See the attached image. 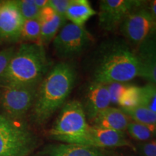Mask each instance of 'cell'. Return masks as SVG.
I'll return each instance as SVG.
<instances>
[{"label": "cell", "instance_id": "f1b7e54d", "mask_svg": "<svg viewBox=\"0 0 156 156\" xmlns=\"http://www.w3.org/2000/svg\"><path fill=\"white\" fill-rule=\"evenodd\" d=\"M35 5L40 9H44L48 5V0H34Z\"/></svg>", "mask_w": 156, "mask_h": 156}, {"label": "cell", "instance_id": "83f0119b", "mask_svg": "<svg viewBox=\"0 0 156 156\" xmlns=\"http://www.w3.org/2000/svg\"><path fill=\"white\" fill-rule=\"evenodd\" d=\"M140 6L142 8L146 9L156 21V0L141 1L140 2Z\"/></svg>", "mask_w": 156, "mask_h": 156}, {"label": "cell", "instance_id": "44dd1931", "mask_svg": "<svg viewBox=\"0 0 156 156\" xmlns=\"http://www.w3.org/2000/svg\"><path fill=\"white\" fill-rule=\"evenodd\" d=\"M40 38L41 25L38 19L25 20L23 25L20 40L28 43L40 44Z\"/></svg>", "mask_w": 156, "mask_h": 156}, {"label": "cell", "instance_id": "277c9868", "mask_svg": "<svg viewBox=\"0 0 156 156\" xmlns=\"http://www.w3.org/2000/svg\"><path fill=\"white\" fill-rule=\"evenodd\" d=\"M89 126L83 105L73 101L62 107L49 134L52 139L65 144L87 146Z\"/></svg>", "mask_w": 156, "mask_h": 156}, {"label": "cell", "instance_id": "9a60e30c", "mask_svg": "<svg viewBox=\"0 0 156 156\" xmlns=\"http://www.w3.org/2000/svg\"><path fill=\"white\" fill-rule=\"evenodd\" d=\"M92 121L93 126L124 132L130 123V118L122 108L110 106Z\"/></svg>", "mask_w": 156, "mask_h": 156}, {"label": "cell", "instance_id": "7a4b0ae2", "mask_svg": "<svg viewBox=\"0 0 156 156\" xmlns=\"http://www.w3.org/2000/svg\"><path fill=\"white\" fill-rule=\"evenodd\" d=\"M49 67L44 46L22 44L0 76V84L3 86H38L47 75Z\"/></svg>", "mask_w": 156, "mask_h": 156}, {"label": "cell", "instance_id": "d6986e66", "mask_svg": "<svg viewBox=\"0 0 156 156\" xmlns=\"http://www.w3.org/2000/svg\"><path fill=\"white\" fill-rule=\"evenodd\" d=\"M129 135L140 142H148L156 137V126L130 122L126 129Z\"/></svg>", "mask_w": 156, "mask_h": 156}, {"label": "cell", "instance_id": "e0dca14e", "mask_svg": "<svg viewBox=\"0 0 156 156\" xmlns=\"http://www.w3.org/2000/svg\"><path fill=\"white\" fill-rule=\"evenodd\" d=\"M96 13L87 0H71L66 12V19L74 25L84 27Z\"/></svg>", "mask_w": 156, "mask_h": 156}, {"label": "cell", "instance_id": "7402d4cb", "mask_svg": "<svg viewBox=\"0 0 156 156\" xmlns=\"http://www.w3.org/2000/svg\"><path fill=\"white\" fill-rule=\"evenodd\" d=\"M141 106L145 107L156 114V85L148 83L141 87Z\"/></svg>", "mask_w": 156, "mask_h": 156}, {"label": "cell", "instance_id": "8992f818", "mask_svg": "<svg viewBox=\"0 0 156 156\" xmlns=\"http://www.w3.org/2000/svg\"><path fill=\"white\" fill-rule=\"evenodd\" d=\"M92 37L84 27L73 23H66L53 40V46L57 56L62 58H73L80 55L88 48Z\"/></svg>", "mask_w": 156, "mask_h": 156}, {"label": "cell", "instance_id": "4316f807", "mask_svg": "<svg viewBox=\"0 0 156 156\" xmlns=\"http://www.w3.org/2000/svg\"><path fill=\"white\" fill-rule=\"evenodd\" d=\"M140 150L144 156H156V140L141 144Z\"/></svg>", "mask_w": 156, "mask_h": 156}, {"label": "cell", "instance_id": "2e32d148", "mask_svg": "<svg viewBox=\"0 0 156 156\" xmlns=\"http://www.w3.org/2000/svg\"><path fill=\"white\" fill-rule=\"evenodd\" d=\"M48 153L50 156H110L100 148L65 143L50 146Z\"/></svg>", "mask_w": 156, "mask_h": 156}, {"label": "cell", "instance_id": "cb8c5ba5", "mask_svg": "<svg viewBox=\"0 0 156 156\" xmlns=\"http://www.w3.org/2000/svg\"><path fill=\"white\" fill-rule=\"evenodd\" d=\"M127 85L128 84L126 83H114L106 85L108 89L109 96H110L111 104L118 105L119 99L124 90L126 89Z\"/></svg>", "mask_w": 156, "mask_h": 156}, {"label": "cell", "instance_id": "4dcf8cb0", "mask_svg": "<svg viewBox=\"0 0 156 156\" xmlns=\"http://www.w3.org/2000/svg\"><path fill=\"white\" fill-rule=\"evenodd\" d=\"M4 86H3V85H1V84H0V88H2V87H3Z\"/></svg>", "mask_w": 156, "mask_h": 156}, {"label": "cell", "instance_id": "ffe728a7", "mask_svg": "<svg viewBox=\"0 0 156 156\" xmlns=\"http://www.w3.org/2000/svg\"><path fill=\"white\" fill-rule=\"evenodd\" d=\"M134 122L156 126V114L145 107L140 106L130 109H122Z\"/></svg>", "mask_w": 156, "mask_h": 156}, {"label": "cell", "instance_id": "603a6c76", "mask_svg": "<svg viewBox=\"0 0 156 156\" xmlns=\"http://www.w3.org/2000/svg\"><path fill=\"white\" fill-rule=\"evenodd\" d=\"M15 3L25 20L38 19L41 10L35 5L34 0H15Z\"/></svg>", "mask_w": 156, "mask_h": 156}, {"label": "cell", "instance_id": "3957f363", "mask_svg": "<svg viewBox=\"0 0 156 156\" xmlns=\"http://www.w3.org/2000/svg\"><path fill=\"white\" fill-rule=\"evenodd\" d=\"M140 65L134 51L123 43H115L105 48L93 73L94 83H126L139 77Z\"/></svg>", "mask_w": 156, "mask_h": 156}, {"label": "cell", "instance_id": "52a82bcc", "mask_svg": "<svg viewBox=\"0 0 156 156\" xmlns=\"http://www.w3.org/2000/svg\"><path fill=\"white\" fill-rule=\"evenodd\" d=\"M38 86H4L0 93V108L3 114L21 119L32 108Z\"/></svg>", "mask_w": 156, "mask_h": 156}, {"label": "cell", "instance_id": "f546056e", "mask_svg": "<svg viewBox=\"0 0 156 156\" xmlns=\"http://www.w3.org/2000/svg\"><path fill=\"white\" fill-rule=\"evenodd\" d=\"M4 2H5V1H0V7H2V5H3Z\"/></svg>", "mask_w": 156, "mask_h": 156}, {"label": "cell", "instance_id": "30bf717a", "mask_svg": "<svg viewBox=\"0 0 156 156\" xmlns=\"http://www.w3.org/2000/svg\"><path fill=\"white\" fill-rule=\"evenodd\" d=\"M24 22L15 1H5L0 7V41H20Z\"/></svg>", "mask_w": 156, "mask_h": 156}, {"label": "cell", "instance_id": "484cf974", "mask_svg": "<svg viewBox=\"0 0 156 156\" xmlns=\"http://www.w3.org/2000/svg\"><path fill=\"white\" fill-rule=\"evenodd\" d=\"M15 51L14 47L6 48L0 51V76L5 73Z\"/></svg>", "mask_w": 156, "mask_h": 156}, {"label": "cell", "instance_id": "ac0fdd59", "mask_svg": "<svg viewBox=\"0 0 156 156\" xmlns=\"http://www.w3.org/2000/svg\"><path fill=\"white\" fill-rule=\"evenodd\" d=\"M141 87L128 84L119 99L118 105L122 109H130L141 106Z\"/></svg>", "mask_w": 156, "mask_h": 156}, {"label": "cell", "instance_id": "8fae6325", "mask_svg": "<svg viewBox=\"0 0 156 156\" xmlns=\"http://www.w3.org/2000/svg\"><path fill=\"white\" fill-rule=\"evenodd\" d=\"M136 48L134 52L140 65L139 77L156 85V32Z\"/></svg>", "mask_w": 156, "mask_h": 156}, {"label": "cell", "instance_id": "5bb4252c", "mask_svg": "<svg viewBox=\"0 0 156 156\" xmlns=\"http://www.w3.org/2000/svg\"><path fill=\"white\" fill-rule=\"evenodd\" d=\"M38 20L41 25L40 44L44 46L54 40L67 21L56 14L48 5L41 9Z\"/></svg>", "mask_w": 156, "mask_h": 156}, {"label": "cell", "instance_id": "6da1fadb", "mask_svg": "<svg viewBox=\"0 0 156 156\" xmlns=\"http://www.w3.org/2000/svg\"><path fill=\"white\" fill-rule=\"evenodd\" d=\"M76 71L71 64L62 62L51 69L37 88L32 107V120L42 124L63 106L76 80Z\"/></svg>", "mask_w": 156, "mask_h": 156}, {"label": "cell", "instance_id": "4fadbf2b", "mask_svg": "<svg viewBox=\"0 0 156 156\" xmlns=\"http://www.w3.org/2000/svg\"><path fill=\"white\" fill-rule=\"evenodd\" d=\"M111 100L106 85L93 82L87 87L83 106L85 114L93 120L100 113L110 107Z\"/></svg>", "mask_w": 156, "mask_h": 156}, {"label": "cell", "instance_id": "9c48e42d", "mask_svg": "<svg viewBox=\"0 0 156 156\" xmlns=\"http://www.w3.org/2000/svg\"><path fill=\"white\" fill-rule=\"evenodd\" d=\"M139 4L140 0H102L99 2V25L106 31L116 30Z\"/></svg>", "mask_w": 156, "mask_h": 156}, {"label": "cell", "instance_id": "5b68a950", "mask_svg": "<svg viewBox=\"0 0 156 156\" xmlns=\"http://www.w3.org/2000/svg\"><path fill=\"white\" fill-rule=\"evenodd\" d=\"M36 145V136L25 124L0 114V156H27Z\"/></svg>", "mask_w": 156, "mask_h": 156}, {"label": "cell", "instance_id": "ba28073f", "mask_svg": "<svg viewBox=\"0 0 156 156\" xmlns=\"http://www.w3.org/2000/svg\"><path fill=\"white\" fill-rule=\"evenodd\" d=\"M140 2L119 26L123 36L136 47L156 32V21L140 6Z\"/></svg>", "mask_w": 156, "mask_h": 156}, {"label": "cell", "instance_id": "7c38bea8", "mask_svg": "<svg viewBox=\"0 0 156 156\" xmlns=\"http://www.w3.org/2000/svg\"><path fill=\"white\" fill-rule=\"evenodd\" d=\"M87 146L96 148L133 147L123 132L90 126Z\"/></svg>", "mask_w": 156, "mask_h": 156}, {"label": "cell", "instance_id": "d4e9b609", "mask_svg": "<svg viewBox=\"0 0 156 156\" xmlns=\"http://www.w3.org/2000/svg\"><path fill=\"white\" fill-rule=\"evenodd\" d=\"M71 0H48V6H50L54 12L65 20L66 12Z\"/></svg>", "mask_w": 156, "mask_h": 156}]
</instances>
